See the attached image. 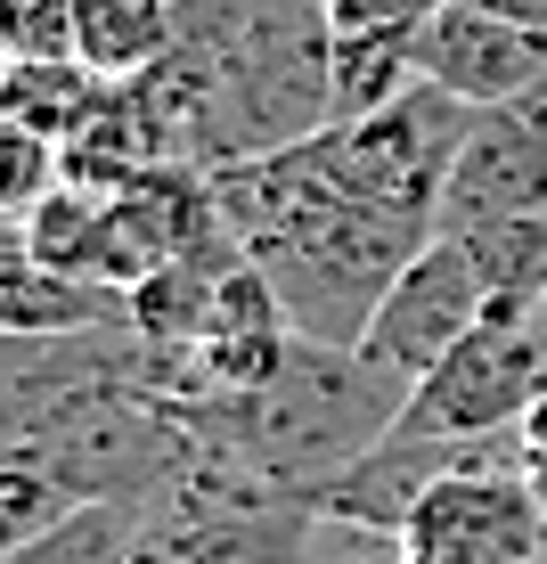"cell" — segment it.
<instances>
[{
  "instance_id": "cell-8",
  "label": "cell",
  "mask_w": 547,
  "mask_h": 564,
  "mask_svg": "<svg viewBox=\"0 0 547 564\" xmlns=\"http://www.w3.org/2000/svg\"><path fill=\"white\" fill-rule=\"evenodd\" d=\"M417 83L449 90L458 107H499V99H523L532 83H547V33H523V25H499V17L449 0L434 25L417 33Z\"/></svg>"
},
{
  "instance_id": "cell-5",
  "label": "cell",
  "mask_w": 547,
  "mask_h": 564,
  "mask_svg": "<svg viewBox=\"0 0 547 564\" xmlns=\"http://www.w3.org/2000/svg\"><path fill=\"white\" fill-rule=\"evenodd\" d=\"M482 319H491V279H482L474 246H466L458 229H441V238L425 246V254H408V270L384 286L376 319H368V336L351 344V352L376 368V377H393V384L417 393Z\"/></svg>"
},
{
  "instance_id": "cell-12",
  "label": "cell",
  "mask_w": 547,
  "mask_h": 564,
  "mask_svg": "<svg viewBox=\"0 0 547 564\" xmlns=\"http://www.w3.org/2000/svg\"><path fill=\"white\" fill-rule=\"evenodd\" d=\"M57 181H66V155H57V140H42L25 115L0 99V221H25V213L42 205Z\"/></svg>"
},
{
  "instance_id": "cell-6",
  "label": "cell",
  "mask_w": 547,
  "mask_h": 564,
  "mask_svg": "<svg viewBox=\"0 0 547 564\" xmlns=\"http://www.w3.org/2000/svg\"><path fill=\"white\" fill-rule=\"evenodd\" d=\"M319 523H327L319 508L172 482V491L140 499V549H131V564H310V532Z\"/></svg>"
},
{
  "instance_id": "cell-11",
  "label": "cell",
  "mask_w": 547,
  "mask_h": 564,
  "mask_svg": "<svg viewBox=\"0 0 547 564\" xmlns=\"http://www.w3.org/2000/svg\"><path fill=\"white\" fill-rule=\"evenodd\" d=\"M417 90V42L393 33H336V123L384 115Z\"/></svg>"
},
{
  "instance_id": "cell-1",
  "label": "cell",
  "mask_w": 547,
  "mask_h": 564,
  "mask_svg": "<svg viewBox=\"0 0 547 564\" xmlns=\"http://www.w3.org/2000/svg\"><path fill=\"white\" fill-rule=\"evenodd\" d=\"M474 107L417 83L401 107L327 123L310 140L205 172L229 246L278 286L303 344L351 352L408 254L441 238V188Z\"/></svg>"
},
{
  "instance_id": "cell-10",
  "label": "cell",
  "mask_w": 547,
  "mask_h": 564,
  "mask_svg": "<svg viewBox=\"0 0 547 564\" xmlns=\"http://www.w3.org/2000/svg\"><path fill=\"white\" fill-rule=\"evenodd\" d=\"M99 221H107V197L99 188H83V181H57L42 205L25 213V254L57 270V279H83V286H99L90 270H99Z\"/></svg>"
},
{
  "instance_id": "cell-16",
  "label": "cell",
  "mask_w": 547,
  "mask_h": 564,
  "mask_svg": "<svg viewBox=\"0 0 547 564\" xmlns=\"http://www.w3.org/2000/svg\"><path fill=\"white\" fill-rule=\"evenodd\" d=\"M532 482H539V499H547V475H532Z\"/></svg>"
},
{
  "instance_id": "cell-7",
  "label": "cell",
  "mask_w": 547,
  "mask_h": 564,
  "mask_svg": "<svg viewBox=\"0 0 547 564\" xmlns=\"http://www.w3.org/2000/svg\"><path fill=\"white\" fill-rule=\"evenodd\" d=\"M482 221H547V83L523 99L474 107L441 188V229H482Z\"/></svg>"
},
{
  "instance_id": "cell-17",
  "label": "cell",
  "mask_w": 547,
  "mask_h": 564,
  "mask_svg": "<svg viewBox=\"0 0 547 564\" xmlns=\"http://www.w3.org/2000/svg\"><path fill=\"white\" fill-rule=\"evenodd\" d=\"M376 564H401V549H393V556H376Z\"/></svg>"
},
{
  "instance_id": "cell-14",
  "label": "cell",
  "mask_w": 547,
  "mask_h": 564,
  "mask_svg": "<svg viewBox=\"0 0 547 564\" xmlns=\"http://www.w3.org/2000/svg\"><path fill=\"white\" fill-rule=\"evenodd\" d=\"M441 9L449 0H327V25L336 33H393V42H417Z\"/></svg>"
},
{
  "instance_id": "cell-4",
  "label": "cell",
  "mask_w": 547,
  "mask_h": 564,
  "mask_svg": "<svg viewBox=\"0 0 547 564\" xmlns=\"http://www.w3.org/2000/svg\"><path fill=\"white\" fill-rule=\"evenodd\" d=\"M547 393V303H491V319L408 393L401 425L434 442H491Z\"/></svg>"
},
{
  "instance_id": "cell-15",
  "label": "cell",
  "mask_w": 547,
  "mask_h": 564,
  "mask_svg": "<svg viewBox=\"0 0 547 564\" xmlns=\"http://www.w3.org/2000/svg\"><path fill=\"white\" fill-rule=\"evenodd\" d=\"M466 9L499 17V25H523V33H547V0H466Z\"/></svg>"
},
{
  "instance_id": "cell-9",
  "label": "cell",
  "mask_w": 547,
  "mask_h": 564,
  "mask_svg": "<svg viewBox=\"0 0 547 564\" xmlns=\"http://www.w3.org/2000/svg\"><path fill=\"white\" fill-rule=\"evenodd\" d=\"M74 57L99 83H140L172 57V0H74Z\"/></svg>"
},
{
  "instance_id": "cell-13",
  "label": "cell",
  "mask_w": 547,
  "mask_h": 564,
  "mask_svg": "<svg viewBox=\"0 0 547 564\" xmlns=\"http://www.w3.org/2000/svg\"><path fill=\"white\" fill-rule=\"evenodd\" d=\"M0 57L9 66L74 57V0H0Z\"/></svg>"
},
{
  "instance_id": "cell-18",
  "label": "cell",
  "mask_w": 547,
  "mask_h": 564,
  "mask_svg": "<svg viewBox=\"0 0 547 564\" xmlns=\"http://www.w3.org/2000/svg\"><path fill=\"white\" fill-rule=\"evenodd\" d=\"M539 564H547V556H539Z\"/></svg>"
},
{
  "instance_id": "cell-3",
  "label": "cell",
  "mask_w": 547,
  "mask_h": 564,
  "mask_svg": "<svg viewBox=\"0 0 547 564\" xmlns=\"http://www.w3.org/2000/svg\"><path fill=\"white\" fill-rule=\"evenodd\" d=\"M401 564H539L547 556V499L523 475L515 434L466 442L458 466L425 482L401 523Z\"/></svg>"
},
{
  "instance_id": "cell-2",
  "label": "cell",
  "mask_w": 547,
  "mask_h": 564,
  "mask_svg": "<svg viewBox=\"0 0 547 564\" xmlns=\"http://www.w3.org/2000/svg\"><path fill=\"white\" fill-rule=\"evenodd\" d=\"M140 90L188 172L295 148L336 123L327 0H172V57Z\"/></svg>"
}]
</instances>
